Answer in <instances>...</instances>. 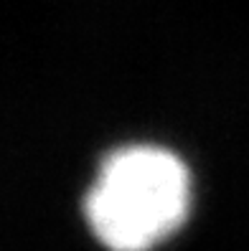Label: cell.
Instances as JSON below:
<instances>
[{
  "mask_svg": "<svg viewBox=\"0 0 249 251\" xmlns=\"http://www.w3.org/2000/svg\"><path fill=\"white\" fill-rule=\"evenodd\" d=\"M191 203L186 165L155 145L112 150L86 190L84 216L110 251H150L183 226Z\"/></svg>",
  "mask_w": 249,
  "mask_h": 251,
  "instance_id": "obj_1",
  "label": "cell"
}]
</instances>
